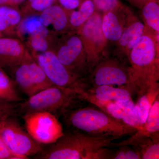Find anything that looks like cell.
I'll use <instances>...</instances> for the list:
<instances>
[{
  "instance_id": "cell-32",
  "label": "cell",
  "mask_w": 159,
  "mask_h": 159,
  "mask_svg": "<svg viewBox=\"0 0 159 159\" xmlns=\"http://www.w3.org/2000/svg\"><path fill=\"white\" fill-rule=\"evenodd\" d=\"M60 5L69 11L77 9L84 0H57Z\"/></svg>"
},
{
  "instance_id": "cell-36",
  "label": "cell",
  "mask_w": 159,
  "mask_h": 159,
  "mask_svg": "<svg viewBox=\"0 0 159 159\" xmlns=\"http://www.w3.org/2000/svg\"><path fill=\"white\" fill-rule=\"evenodd\" d=\"M33 1V0H28V2H29V3Z\"/></svg>"
},
{
  "instance_id": "cell-5",
  "label": "cell",
  "mask_w": 159,
  "mask_h": 159,
  "mask_svg": "<svg viewBox=\"0 0 159 159\" xmlns=\"http://www.w3.org/2000/svg\"><path fill=\"white\" fill-rule=\"evenodd\" d=\"M127 63L111 55L103 57L85 77L86 89L114 85L128 89L136 94L133 74Z\"/></svg>"
},
{
  "instance_id": "cell-6",
  "label": "cell",
  "mask_w": 159,
  "mask_h": 159,
  "mask_svg": "<svg viewBox=\"0 0 159 159\" xmlns=\"http://www.w3.org/2000/svg\"><path fill=\"white\" fill-rule=\"evenodd\" d=\"M51 50L66 68L75 76L84 78L89 73L82 39L77 31L69 30L53 37Z\"/></svg>"
},
{
  "instance_id": "cell-28",
  "label": "cell",
  "mask_w": 159,
  "mask_h": 159,
  "mask_svg": "<svg viewBox=\"0 0 159 159\" xmlns=\"http://www.w3.org/2000/svg\"><path fill=\"white\" fill-rule=\"evenodd\" d=\"M97 11L101 14L107 11H116L125 8L119 0H92Z\"/></svg>"
},
{
  "instance_id": "cell-14",
  "label": "cell",
  "mask_w": 159,
  "mask_h": 159,
  "mask_svg": "<svg viewBox=\"0 0 159 159\" xmlns=\"http://www.w3.org/2000/svg\"><path fill=\"white\" fill-rule=\"evenodd\" d=\"M69 12L55 4L39 14L40 21L51 36H57L70 30Z\"/></svg>"
},
{
  "instance_id": "cell-22",
  "label": "cell",
  "mask_w": 159,
  "mask_h": 159,
  "mask_svg": "<svg viewBox=\"0 0 159 159\" xmlns=\"http://www.w3.org/2000/svg\"><path fill=\"white\" fill-rule=\"evenodd\" d=\"M22 19L20 12L13 7L0 6V33L12 34Z\"/></svg>"
},
{
  "instance_id": "cell-17",
  "label": "cell",
  "mask_w": 159,
  "mask_h": 159,
  "mask_svg": "<svg viewBox=\"0 0 159 159\" xmlns=\"http://www.w3.org/2000/svg\"><path fill=\"white\" fill-rule=\"evenodd\" d=\"M83 91L99 100L115 102H126L131 100L133 94L128 89L114 85L90 87Z\"/></svg>"
},
{
  "instance_id": "cell-21",
  "label": "cell",
  "mask_w": 159,
  "mask_h": 159,
  "mask_svg": "<svg viewBox=\"0 0 159 159\" xmlns=\"http://www.w3.org/2000/svg\"><path fill=\"white\" fill-rule=\"evenodd\" d=\"M140 9L146 29L159 36V0H147Z\"/></svg>"
},
{
  "instance_id": "cell-27",
  "label": "cell",
  "mask_w": 159,
  "mask_h": 159,
  "mask_svg": "<svg viewBox=\"0 0 159 159\" xmlns=\"http://www.w3.org/2000/svg\"><path fill=\"white\" fill-rule=\"evenodd\" d=\"M113 151L110 159H141V155L137 148L130 145L119 146Z\"/></svg>"
},
{
  "instance_id": "cell-37",
  "label": "cell",
  "mask_w": 159,
  "mask_h": 159,
  "mask_svg": "<svg viewBox=\"0 0 159 159\" xmlns=\"http://www.w3.org/2000/svg\"><path fill=\"white\" fill-rule=\"evenodd\" d=\"M2 34L0 33V37H2Z\"/></svg>"
},
{
  "instance_id": "cell-34",
  "label": "cell",
  "mask_w": 159,
  "mask_h": 159,
  "mask_svg": "<svg viewBox=\"0 0 159 159\" xmlns=\"http://www.w3.org/2000/svg\"><path fill=\"white\" fill-rule=\"evenodd\" d=\"M25 0H9V5L16 6L24 2Z\"/></svg>"
},
{
  "instance_id": "cell-11",
  "label": "cell",
  "mask_w": 159,
  "mask_h": 159,
  "mask_svg": "<svg viewBox=\"0 0 159 159\" xmlns=\"http://www.w3.org/2000/svg\"><path fill=\"white\" fill-rule=\"evenodd\" d=\"M26 131L40 144H51L62 136V125L57 117L48 112L23 115Z\"/></svg>"
},
{
  "instance_id": "cell-30",
  "label": "cell",
  "mask_w": 159,
  "mask_h": 159,
  "mask_svg": "<svg viewBox=\"0 0 159 159\" xmlns=\"http://www.w3.org/2000/svg\"><path fill=\"white\" fill-rule=\"evenodd\" d=\"M57 0H33L29 3L30 9L36 14L40 13L50 6L56 4Z\"/></svg>"
},
{
  "instance_id": "cell-24",
  "label": "cell",
  "mask_w": 159,
  "mask_h": 159,
  "mask_svg": "<svg viewBox=\"0 0 159 159\" xmlns=\"http://www.w3.org/2000/svg\"><path fill=\"white\" fill-rule=\"evenodd\" d=\"M78 93L81 95L83 99L85 102L93 104L106 113L116 119L123 121L125 119V113L116 102L99 100L83 91H80Z\"/></svg>"
},
{
  "instance_id": "cell-25",
  "label": "cell",
  "mask_w": 159,
  "mask_h": 159,
  "mask_svg": "<svg viewBox=\"0 0 159 159\" xmlns=\"http://www.w3.org/2000/svg\"><path fill=\"white\" fill-rule=\"evenodd\" d=\"M0 99L7 102H18L23 101L16 89L14 81L0 67Z\"/></svg>"
},
{
  "instance_id": "cell-8",
  "label": "cell",
  "mask_w": 159,
  "mask_h": 159,
  "mask_svg": "<svg viewBox=\"0 0 159 159\" xmlns=\"http://www.w3.org/2000/svg\"><path fill=\"white\" fill-rule=\"evenodd\" d=\"M11 69L15 84L29 97L54 85L28 51L22 61Z\"/></svg>"
},
{
  "instance_id": "cell-26",
  "label": "cell",
  "mask_w": 159,
  "mask_h": 159,
  "mask_svg": "<svg viewBox=\"0 0 159 159\" xmlns=\"http://www.w3.org/2000/svg\"><path fill=\"white\" fill-rule=\"evenodd\" d=\"M52 37L37 34L29 38L27 44L32 51V54L43 53L51 49Z\"/></svg>"
},
{
  "instance_id": "cell-3",
  "label": "cell",
  "mask_w": 159,
  "mask_h": 159,
  "mask_svg": "<svg viewBox=\"0 0 159 159\" xmlns=\"http://www.w3.org/2000/svg\"><path fill=\"white\" fill-rule=\"evenodd\" d=\"M66 124L75 130L97 137L120 138L138 130L124 121L116 119L96 107H79L63 117Z\"/></svg>"
},
{
  "instance_id": "cell-13",
  "label": "cell",
  "mask_w": 159,
  "mask_h": 159,
  "mask_svg": "<svg viewBox=\"0 0 159 159\" xmlns=\"http://www.w3.org/2000/svg\"><path fill=\"white\" fill-rule=\"evenodd\" d=\"M131 11L129 7L125 6L120 10L102 13L101 26L108 50L110 48H113L121 37Z\"/></svg>"
},
{
  "instance_id": "cell-35",
  "label": "cell",
  "mask_w": 159,
  "mask_h": 159,
  "mask_svg": "<svg viewBox=\"0 0 159 159\" xmlns=\"http://www.w3.org/2000/svg\"><path fill=\"white\" fill-rule=\"evenodd\" d=\"M6 4H9V0H0V6H5Z\"/></svg>"
},
{
  "instance_id": "cell-4",
  "label": "cell",
  "mask_w": 159,
  "mask_h": 159,
  "mask_svg": "<svg viewBox=\"0 0 159 159\" xmlns=\"http://www.w3.org/2000/svg\"><path fill=\"white\" fill-rule=\"evenodd\" d=\"M81 95L71 89L53 85L17 103L18 115L48 112L64 117L71 111L83 107Z\"/></svg>"
},
{
  "instance_id": "cell-2",
  "label": "cell",
  "mask_w": 159,
  "mask_h": 159,
  "mask_svg": "<svg viewBox=\"0 0 159 159\" xmlns=\"http://www.w3.org/2000/svg\"><path fill=\"white\" fill-rule=\"evenodd\" d=\"M138 98L159 80V36L146 29L127 56Z\"/></svg>"
},
{
  "instance_id": "cell-7",
  "label": "cell",
  "mask_w": 159,
  "mask_h": 159,
  "mask_svg": "<svg viewBox=\"0 0 159 159\" xmlns=\"http://www.w3.org/2000/svg\"><path fill=\"white\" fill-rule=\"evenodd\" d=\"M102 14L96 11L77 31L82 39L89 72L100 60L109 55L102 30Z\"/></svg>"
},
{
  "instance_id": "cell-15",
  "label": "cell",
  "mask_w": 159,
  "mask_h": 159,
  "mask_svg": "<svg viewBox=\"0 0 159 159\" xmlns=\"http://www.w3.org/2000/svg\"><path fill=\"white\" fill-rule=\"evenodd\" d=\"M27 51L20 40L0 37V67L12 69L22 61Z\"/></svg>"
},
{
  "instance_id": "cell-10",
  "label": "cell",
  "mask_w": 159,
  "mask_h": 159,
  "mask_svg": "<svg viewBox=\"0 0 159 159\" xmlns=\"http://www.w3.org/2000/svg\"><path fill=\"white\" fill-rule=\"evenodd\" d=\"M14 117L0 122L1 138L11 152L25 159L39 154L43 148L41 144L24 130Z\"/></svg>"
},
{
  "instance_id": "cell-18",
  "label": "cell",
  "mask_w": 159,
  "mask_h": 159,
  "mask_svg": "<svg viewBox=\"0 0 159 159\" xmlns=\"http://www.w3.org/2000/svg\"><path fill=\"white\" fill-rule=\"evenodd\" d=\"M159 96V84L158 82L152 86L145 94L138 98L135 104L133 113L137 125L140 128L145 123L151 107Z\"/></svg>"
},
{
  "instance_id": "cell-12",
  "label": "cell",
  "mask_w": 159,
  "mask_h": 159,
  "mask_svg": "<svg viewBox=\"0 0 159 159\" xmlns=\"http://www.w3.org/2000/svg\"><path fill=\"white\" fill-rule=\"evenodd\" d=\"M145 29L144 23L131 11L128 15L122 35L113 48L110 55L128 63L127 56L129 53L141 39Z\"/></svg>"
},
{
  "instance_id": "cell-9",
  "label": "cell",
  "mask_w": 159,
  "mask_h": 159,
  "mask_svg": "<svg viewBox=\"0 0 159 159\" xmlns=\"http://www.w3.org/2000/svg\"><path fill=\"white\" fill-rule=\"evenodd\" d=\"M31 55L54 85L71 89L77 92L86 88L85 77L79 78L71 73L51 49Z\"/></svg>"
},
{
  "instance_id": "cell-19",
  "label": "cell",
  "mask_w": 159,
  "mask_h": 159,
  "mask_svg": "<svg viewBox=\"0 0 159 159\" xmlns=\"http://www.w3.org/2000/svg\"><path fill=\"white\" fill-rule=\"evenodd\" d=\"M37 14L29 15L22 19L18 25L16 33L22 40L27 41L31 36L37 34L51 36L40 21L39 15Z\"/></svg>"
},
{
  "instance_id": "cell-33",
  "label": "cell",
  "mask_w": 159,
  "mask_h": 159,
  "mask_svg": "<svg viewBox=\"0 0 159 159\" xmlns=\"http://www.w3.org/2000/svg\"><path fill=\"white\" fill-rule=\"evenodd\" d=\"M131 5L135 6L139 9H141L142 5L145 3L147 0H125Z\"/></svg>"
},
{
  "instance_id": "cell-1",
  "label": "cell",
  "mask_w": 159,
  "mask_h": 159,
  "mask_svg": "<svg viewBox=\"0 0 159 159\" xmlns=\"http://www.w3.org/2000/svg\"><path fill=\"white\" fill-rule=\"evenodd\" d=\"M116 137L92 136L75 130L64 133L56 142L43 148L35 157L40 159H108L110 149L106 148Z\"/></svg>"
},
{
  "instance_id": "cell-31",
  "label": "cell",
  "mask_w": 159,
  "mask_h": 159,
  "mask_svg": "<svg viewBox=\"0 0 159 159\" xmlns=\"http://www.w3.org/2000/svg\"><path fill=\"white\" fill-rule=\"evenodd\" d=\"M0 159H25L23 157L15 154L9 150L0 137Z\"/></svg>"
},
{
  "instance_id": "cell-20",
  "label": "cell",
  "mask_w": 159,
  "mask_h": 159,
  "mask_svg": "<svg viewBox=\"0 0 159 159\" xmlns=\"http://www.w3.org/2000/svg\"><path fill=\"white\" fill-rule=\"evenodd\" d=\"M97 11L92 0H84L77 9L69 12L70 30H79Z\"/></svg>"
},
{
  "instance_id": "cell-29",
  "label": "cell",
  "mask_w": 159,
  "mask_h": 159,
  "mask_svg": "<svg viewBox=\"0 0 159 159\" xmlns=\"http://www.w3.org/2000/svg\"><path fill=\"white\" fill-rule=\"evenodd\" d=\"M18 115L17 102H7L0 99V122Z\"/></svg>"
},
{
  "instance_id": "cell-16",
  "label": "cell",
  "mask_w": 159,
  "mask_h": 159,
  "mask_svg": "<svg viewBox=\"0 0 159 159\" xmlns=\"http://www.w3.org/2000/svg\"><path fill=\"white\" fill-rule=\"evenodd\" d=\"M157 132H159V96L151 107L146 121L142 128L131 135V136L126 140L116 143L112 142L109 147H118L121 145H130L137 140L151 136Z\"/></svg>"
},
{
  "instance_id": "cell-23",
  "label": "cell",
  "mask_w": 159,
  "mask_h": 159,
  "mask_svg": "<svg viewBox=\"0 0 159 159\" xmlns=\"http://www.w3.org/2000/svg\"><path fill=\"white\" fill-rule=\"evenodd\" d=\"M130 145L138 149L141 159H159V132L137 140Z\"/></svg>"
}]
</instances>
